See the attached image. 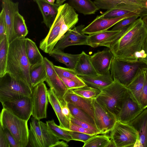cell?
I'll use <instances>...</instances> for the list:
<instances>
[{
	"label": "cell",
	"instance_id": "obj_1",
	"mask_svg": "<svg viewBox=\"0 0 147 147\" xmlns=\"http://www.w3.org/2000/svg\"><path fill=\"white\" fill-rule=\"evenodd\" d=\"M147 39V29L140 18L129 26L109 49L117 59L138 60L136 55L143 49Z\"/></svg>",
	"mask_w": 147,
	"mask_h": 147
},
{
	"label": "cell",
	"instance_id": "obj_2",
	"mask_svg": "<svg viewBox=\"0 0 147 147\" xmlns=\"http://www.w3.org/2000/svg\"><path fill=\"white\" fill-rule=\"evenodd\" d=\"M26 38H17L9 44L6 74L32 88L30 76V65L25 51Z\"/></svg>",
	"mask_w": 147,
	"mask_h": 147
},
{
	"label": "cell",
	"instance_id": "obj_3",
	"mask_svg": "<svg viewBox=\"0 0 147 147\" xmlns=\"http://www.w3.org/2000/svg\"><path fill=\"white\" fill-rule=\"evenodd\" d=\"M145 68L147 64L142 60H125L114 57L110 72L113 80L127 87Z\"/></svg>",
	"mask_w": 147,
	"mask_h": 147
},
{
	"label": "cell",
	"instance_id": "obj_4",
	"mask_svg": "<svg viewBox=\"0 0 147 147\" xmlns=\"http://www.w3.org/2000/svg\"><path fill=\"white\" fill-rule=\"evenodd\" d=\"M100 90L96 99L117 118L123 100L128 93L127 87L113 80L112 83Z\"/></svg>",
	"mask_w": 147,
	"mask_h": 147
},
{
	"label": "cell",
	"instance_id": "obj_5",
	"mask_svg": "<svg viewBox=\"0 0 147 147\" xmlns=\"http://www.w3.org/2000/svg\"><path fill=\"white\" fill-rule=\"evenodd\" d=\"M27 121L21 119L5 109L1 112L0 123L3 129H7L14 136L20 147H27L29 129Z\"/></svg>",
	"mask_w": 147,
	"mask_h": 147
},
{
	"label": "cell",
	"instance_id": "obj_6",
	"mask_svg": "<svg viewBox=\"0 0 147 147\" xmlns=\"http://www.w3.org/2000/svg\"><path fill=\"white\" fill-rule=\"evenodd\" d=\"M72 7L67 3L59 6L57 14L49 32L40 42L39 48L45 53L49 54L51 52L61 38L62 26Z\"/></svg>",
	"mask_w": 147,
	"mask_h": 147
},
{
	"label": "cell",
	"instance_id": "obj_7",
	"mask_svg": "<svg viewBox=\"0 0 147 147\" xmlns=\"http://www.w3.org/2000/svg\"><path fill=\"white\" fill-rule=\"evenodd\" d=\"M2 78L0 82L1 103L23 96L31 97L32 90L24 83L10 77L9 78Z\"/></svg>",
	"mask_w": 147,
	"mask_h": 147
},
{
	"label": "cell",
	"instance_id": "obj_8",
	"mask_svg": "<svg viewBox=\"0 0 147 147\" xmlns=\"http://www.w3.org/2000/svg\"><path fill=\"white\" fill-rule=\"evenodd\" d=\"M110 137L114 140L116 147H134L138 138L134 127L129 123L119 121L111 131Z\"/></svg>",
	"mask_w": 147,
	"mask_h": 147
},
{
	"label": "cell",
	"instance_id": "obj_9",
	"mask_svg": "<svg viewBox=\"0 0 147 147\" xmlns=\"http://www.w3.org/2000/svg\"><path fill=\"white\" fill-rule=\"evenodd\" d=\"M92 104L94 121L97 128L101 134L111 132L117 121V117L95 98L93 99Z\"/></svg>",
	"mask_w": 147,
	"mask_h": 147
},
{
	"label": "cell",
	"instance_id": "obj_10",
	"mask_svg": "<svg viewBox=\"0 0 147 147\" xmlns=\"http://www.w3.org/2000/svg\"><path fill=\"white\" fill-rule=\"evenodd\" d=\"M48 90L44 82L33 88L31 97L33 108L32 116L39 120L47 117V109L48 105Z\"/></svg>",
	"mask_w": 147,
	"mask_h": 147
},
{
	"label": "cell",
	"instance_id": "obj_11",
	"mask_svg": "<svg viewBox=\"0 0 147 147\" xmlns=\"http://www.w3.org/2000/svg\"><path fill=\"white\" fill-rule=\"evenodd\" d=\"M1 104L3 108L23 120L28 121L32 115L33 104L31 97L23 96Z\"/></svg>",
	"mask_w": 147,
	"mask_h": 147
},
{
	"label": "cell",
	"instance_id": "obj_12",
	"mask_svg": "<svg viewBox=\"0 0 147 147\" xmlns=\"http://www.w3.org/2000/svg\"><path fill=\"white\" fill-rule=\"evenodd\" d=\"M85 26L81 24L67 32L57 42L53 50L63 51L71 46L88 45V36L82 32Z\"/></svg>",
	"mask_w": 147,
	"mask_h": 147
},
{
	"label": "cell",
	"instance_id": "obj_13",
	"mask_svg": "<svg viewBox=\"0 0 147 147\" xmlns=\"http://www.w3.org/2000/svg\"><path fill=\"white\" fill-rule=\"evenodd\" d=\"M144 0H94L93 2L99 9H118L139 13Z\"/></svg>",
	"mask_w": 147,
	"mask_h": 147
},
{
	"label": "cell",
	"instance_id": "obj_14",
	"mask_svg": "<svg viewBox=\"0 0 147 147\" xmlns=\"http://www.w3.org/2000/svg\"><path fill=\"white\" fill-rule=\"evenodd\" d=\"M130 25L120 30H107L89 35L88 45L93 48L105 46L110 49L113 43L124 33Z\"/></svg>",
	"mask_w": 147,
	"mask_h": 147
},
{
	"label": "cell",
	"instance_id": "obj_15",
	"mask_svg": "<svg viewBox=\"0 0 147 147\" xmlns=\"http://www.w3.org/2000/svg\"><path fill=\"white\" fill-rule=\"evenodd\" d=\"M137 15H139V14L131 12L121 17L111 18H103L98 16L84 28L82 32L85 34L90 35L106 31L122 20Z\"/></svg>",
	"mask_w": 147,
	"mask_h": 147
},
{
	"label": "cell",
	"instance_id": "obj_16",
	"mask_svg": "<svg viewBox=\"0 0 147 147\" xmlns=\"http://www.w3.org/2000/svg\"><path fill=\"white\" fill-rule=\"evenodd\" d=\"M44 62L47 73L45 81L52 89L59 100L63 98L69 89L55 71L53 63L46 57H44Z\"/></svg>",
	"mask_w": 147,
	"mask_h": 147
},
{
	"label": "cell",
	"instance_id": "obj_17",
	"mask_svg": "<svg viewBox=\"0 0 147 147\" xmlns=\"http://www.w3.org/2000/svg\"><path fill=\"white\" fill-rule=\"evenodd\" d=\"M2 7L4 10L7 36L9 44L17 38L14 29L13 23L15 15L19 12V3L11 0H2Z\"/></svg>",
	"mask_w": 147,
	"mask_h": 147
},
{
	"label": "cell",
	"instance_id": "obj_18",
	"mask_svg": "<svg viewBox=\"0 0 147 147\" xmlns=\"http://www.w3.org/2000/svg\"><path fill=\"white\" fill-rule=\"evenodd\" d=\"M142 107L130 96L128 92L124 98L117 121L129 123L144 110Z\"/></svg>",
	"mask_w": 147,
	"mask_h": 147
},
{
	"label": "cell",
	"instance_id": "obj_19",
	"mask_svg": "<svg viewBox=\"0 0 147 147\" xmlns=\"http://www.w3.org/2000/svg\"><path fill=\"white\" fill-rule=\"evenodd\" d=\"M114 55L110 49L99 51L90 56L92 63L98 75L110 73Z\"/></svg>",
	"mask_w": 147,
	"mask_h": 147
},
{
	"label": "cell",
	"instance_id": "obj_20",
	"mask_svg": "<svg viewBox=\"0 0 147 147\" xmlns=\"http://www.w3.org/2000/svg\"><path fill=\"white\" fill-rule=\"evenodd\" d=\"M129 123L138 134V140L134 147H147V108Z\"/></svg>",
	"mask_w": 147,
	"mask_h": 147
},
{
	"label": "cell",
	"instance_id": "obj_21",
	"mask_svg": "<svg viewBox=\"0 0 147 147\" xmlns=\"http://www.w3.org/2000/svg\"><path fill=\"white\" fill-rule=\"evenodd\" d=\"M63 98L67 103H71L85 111L94 120L92 104L93 99L82 97L75 93L72 89H69L67 91L64 96Z\"/></svg>",
	"mask_w": 147,
	"mask_h": 147
},
{
	"label": "cell",
	"instance_id": "obj_22",
	"mask_svg": "<svg viewBox=\"0 0 147 147\" xmlns=\"http://www.w3.org/2000/svg\"><path fill=\"white\" fill-rule=\"evenodd\" d=\"M37 5L42 15L43 23L49 29L51 27L57 14L59 6L52 4L46 0H33Z\"/></svg>",
	"mask_w": 147,
	"mask_h": 147
},
{
	"label": "cell",
	"instance_id": "obj_23",
	"mask_svg": "<svg viewBox=\"0 0 147 147\" xmlns=\"http://www.w3.org/2000/svg\"><path fill=\"white\" fill-rule=\"evenodd\" d=\"M74 70L78 76H95L98 75L92 63L90 56L84 51L80 54Z\"/></svg>",
	"mask_w": 147,
	"mask_h": 147
},
{
	"label": "cell",
	"instance_id": "obj_24",
	"mask_svg": "<svg viewBox=\"0 0 147 147\" xmlns=\"http://www.w3.org/2000/svg\"><path fill=\"white\" fill-rule=\"evenodd\" d=\"M78 76L86 85L100 90L110 84L113 81L110 72L95 76L81 75Z\"/></svg>",
	"mask_w": 147,
	"mask_h": 147
},
{
	"label": "cell",
	"instance_id": "obj_25",
	"mask_svg": "<svg viewBox=\"0 0 147 147\" xmlns=\"http://www.w3.org/2000/svg\"><path fill=\"white\" fill-rule=\"evenodd\" d=\"M49 102L51 105L59 121V126L62 128L70 131V121L63 113L59 100L51 88L47 91Z\"/></svg>",
	"mask_w": 147,
	"mask_h": 147
},
{
	"label": "cell",
	"instance_id": "obj_26",
	"mask_svg": "<svg viewBox=\"0 0 147 147\" xmlns=\"http://www.w3.org/2000/svg\"><path fill=\"white\" fill-rule=\"evenodd\" d=\"M25 48L26 54L30 66L44 62V57L41 55L35 43L31 39L26 38Z\"/></svg>",
	"mask_w": 147,
	"mask_h": 147
},
{
	"label": "cell",
	"instance_id": "obj_27",
	"mask_svg": "<svg viewBox=\"0 0 147 147\" xmlns=\"http://www.w3.org/2000/svg\"><path fill=\"white\" fill-rule=\"evenodd\" d=\"M143 69L132 82L127 86L128 92L130 96L140 105V98L144 81V75Z\"/></svg>",
	"mask_w": 147,
	"mask_h": 147
},
{
	"label": "cell",
	"instance_id": "obj_28",
	"mask_svg": "<svg viewBox=\"0 0 147 147\" xmlns=\"http://www.w3.org/2000/svg\"><path fill=\"white\" fill-rule=\"evenodd\" d=\"M49 54L59 62L65 64L68 68L74 69L80 55V54H72L65 53L59 50H53Z\"/></svg>",
	"mask_w": 147,
	"mask_h": 147
},
{
	"label": "cell",
	"instance_id": "obj_29",
	"mask_svg": "<svg viewBox=\"0 0 147 147\" xmlns=\"http://www.w3.org/2000/svg\"><path fill=\"white\" fill-rule=\"evenodd\" d=\"M69 5L78 12L86 15L94 14L99 9L91 0H69Z\"/></svg>",
	"mask_w": 147,
	"mask_h": 147
},
{
	"label": "cell",
	"instance_id": "obj_30",
	"mask_svg": "<svg viewBox=\"0 0 147 147\" xmlns=\"http://www.w3.org/2000/svg\"><path fill=\"white\" fill-rule=\"evenodd\" d=\"M29 73L32 88L39 84L45 81L47 73L44 62L34 66H30Z\"/></svg>",
	"mask_w": 147,
	"mask_h": 147
},
{
	"label": "cell",
	"instance_id": "obj_31",
	"mask_svg": "<svg viewBox=\"0 0 147 147\" xmlns=\"http://www.w3.org/2000/svg\"><path fill=\"white\" fill-rule=\"evenodd\" d=\"M9 43L7 36L0 41V77L6 74V68Z\"/></svg>",
	"mask_w": 147,
	"mask_h": 147
},
{
	"label": "cell",
	"instance_id": "obj_32",
	"mask_svg": "<svg viewBox=\"0 0 147 147\" xmlns=\"http://www.w3.org/2000/svg\"><path fill=\"white\" fill-rule=\"evenodd\" d=\"M43 140L44 147H54L59 141L50 131L47 123L39 121Z\"/></svg>",
	"mask_w": 147,
	"mask_h": 147
},
{
	"label": "cell",
	"instance_id": "obj_33",
	"mask_svg": "<svg viewBox=\"0 0 147 147\" xmlns=\"http://www.w3.org/2000/svg\"><path fill=\"white\" fill-rule=\"evenodd\" d=\"M13 28L17 38H25L28 33L25 20L19 12H17L15 15Z\"/></svg>",
	"mask_w": 147,
	"mask_h": 147
},
{
	"label": "cell",
	"instance_id": "obj_34",
	"mask_svg": "<svg viewBox=\"0 0 147 147\" xmlns=\"http://www.w3.org/2000/svg\"><path fill=\"white\" fill-rule=\"evenodd\" d=\"M46 123L50 131L59 140H62L67 142L72 140L69 130L62 128L57 125L54 120L47 121Z\"/></svg>",
	"mask_w": 147,
	"mask_h": 147
},
{
	"label": "cell",
	"instance_id": "obj_35",
	"mask_svg": "<svg viewBox=\"0 0 147 147\" xmlns=\"http://www.w3.org/2000/svg\"><path fill=\"white\" fill-rule=\"evenodd\" d=\"M54 68L59 76L74 80L84 86L86 85L78 76L74 69L55 65Z\"/></svg>",
	"mask_w": 147,
	"mask_h": 147
},
{
	"label": "cell",
	"instance_id": "obj_36",
	"mask_svg": "<svg viewBox=\"0 0 147 147\" xmlns=\"http://www.w3.org/2000/svg\"><path fill=\"white\" fill-rule=\"evenodd\" d=\"M110 137L105 134L95 135L84 143L83 147H106Z\"/></svg>",
	"mask_w": 147,
	"mask_h": 147
},
{
	"label": "cell",
	"instance_id": "obj_37",
	"mask_svg": "<svg viewBox=\"0 0 147 147\" xmlns=\"http://www.w3.org/2000/svg\"><path fill=\"white\" fill-rule=\"evenodd\" d=\"M67 104L72 117L96 127L94 119L86 112L71 103H68Z\"/></svg>",
	"mask_w": 147,
	"mask_h": 147
},
{
	"label": "cell",
	"instance_id": "obj_38",
	"mask_svg": "<svg viewBox=\"0 0 147 147\" xmlns=\"http://www.w3.org/2000/svg\"><path fill=\"white\" fill-rule=\"evenodd\" d=\"M76 94L84 97L94 99L98 95L101 90L87 85L72 89Z\"/></svg>",
	"mask_w": 147,
	"mask_h": 147
},
{
	"label": "cell",
	"instance_id": "obj_39",
	"mask_svg": "<svg viewBox=\"0 0 147 147\" xmlns=\"http://www.w3.org/2000/svg\"><path fill=\"white\" fill-rule=\"evenodd\" d=\"M144 75V85L140 96V103L143 109L147 108V68L143 69Z\"/></svg>",
	"mask_w": 147,
	"mask_h": 147
},
{
	"label": "cell",
	"instance_id": "obj_40",
	"mask_svg": "<svg viewBox=\"0 0 147 147\" xmlns=\"http://www.w3.org/2000/svg\"><path fill=\"white\" fill-rule=\"evenodd\" d=\"M139 17V15H134L128 17L120 21L114 26L112 30H120L134 22Z\"/></svg>",
	"mask_w": 147,
	"mask_h": 147
},
{
	"label": "cell",
	"instance_id": "obj_41",
	"mask_svg": "<svg viewBox=\"0 0 147 147\" xmlns=\"http://www.w3.org/2000/svg\"><path fill=\"white\" fill-rule=\"evenodd\" d=\"M130 12H131L121 9H113L107 10L99 16L103 18H113L122 16Z\"/></svg>",
	"mask_w": 147,
	"mask_h": 147
},
{
	"label": "cell",
	"instance_id": "obj_42",
	"mask_svg": "<svg viewBox=\"0 0 147 147\" xmlns=\"http://www.w3.org/2000/svg\"><path fill=\"white\" fill-rule=\"evenodd\" d=\"M70 122L85 129L94 132L97 134H101L100 131L96 127L87 122L77 119L72 116L71 118Z\"/></svg>",
	"mask_w": 147,
	"mask_h": 147
},
{
	"label": "cell",
	"instance_id": "obj_43",
	"mask_svg": "<svg viewBox=\"0 0 147 147\" xmlns=\"http://www.w3.org/2000/svg\"><path fill=\"white\" fill-rule=\"evenodd\" d=\"M72 140L81 141L84 143L88 140L96 135H90L85 133L69 131Z\"/></svg>",
	"mask_w": 147,
	"mask_h": 147
},
{
	"label": "cell",
	"instance_id": "obj_44",
	"mask_svg": "<svg viewBox=\"0 0 147 147\" xmlns=\"http://www.w3.org/2000/svg\"><path fill=\"white\" fill-rule=\"evenodd\" d=\"M7 36L6 25L4 10L3 8L0 13V41Z\"/></svg>",
	"mask_w": 147,
	"mask_h": 147
},
{
	"label": "cell",
	"instance_id": "obj_45",
	"mask_svg": "<svg viewBox=\"0 0 147 147\" xmlns=\"http://www.w3.org/2000/svg\"><path fill=\"white\" fill-rule=\"evenodd\" d=\"M59 76L68 89H74L84 86L73 80L61 76Z\"/></svg>",
	"mask_w": 147,
	"mask_h": 147
},
{
	"label": "cell",
	"instance_id": "obj_46",
	"mask_svg": "<svg viewBox=\"0 0 147 147\" xmlns=\"http://www.w3.org/2000/svg\"><path fill=\"white\" fill-rule=\"evenodd\" d=\"M69 129L70 131H75L90 135H98L94 132L85 129L82 127L70 122Z\"/></svg>",
	"mask_w": 147,
	"mask_h": 147
},
{
	"label": "cell",
	"instance_id": "obj_47",
	"mask_svg": "<svg viewBox=\"0 0 147 147\" xmlns=\"http://www.w3.org/2000/svg\"><path fill=\"white\" fill-rule=\"evenodd\" d=\"M59 101L63 113L68 120L70 121L71 118L72 116L68 107L67 103L64 98L59 100Z\"/></svg>",
	"mask_w": 147,
	"mask_h": 147
},
{
	"label": "cell",
	"instance_id": "obj_48",
	"mask_svg": "<svg viewBox=\"0 0 147 147\" xmlns=\"http://www.w3.org/2000/svg\"><path fill=\"white\" fill-rule=\"evenodd\" d=\"M10 147H20L16 139L7 129H3Z\"/></svg>",
	"mask_w": 147,
	"mask_h": 147
},
{
	"label": "cell",
	"instance_id": "obj_49",
	"mask_svg": "<svg viewBox=\"0 0 147 147\" xmlns=\"http://www.w3.org/2000/svg\"><path fill=\"white\" fill-rule=\"evenodd\" d=\"M0 147H10L3 129L0 125Z\"/></svg>",
	"mask_w": 147,
	"mask_h": 147
},
{
	"label": "cell",
	"instance_id": "obj_50",
	"mask_svg": "<svg viewBox=\"0 0 147 147\" xmlns=\"http://www.w3.org/2000/svg\"><path fill=\"white\" fill-rule=\"evenodd\" d=\"M147 15V0H144L142 4V7L139 14L140 18Z\"/></svg>",
	"mask_w": 147,
	"mask_h": 147
},
{
	"label": "cell",
	"instance_id": "obj_51",
	"mask_svg": "<svg viewBox=\"0 0 147 147\" xmlns=\"http://www.w3.org/2000/svg\"><path fill=\"white\" fill-rule=\"evenodd\" d=\"M143 50L144 52V57L142 61L147 64V39L144 46Z\"/></svg>",
	"mask_w": 147,
	"mask_h": 147
},
{
	"label": "cell",
	"instance_id": "obj_52",
	"mask_svg": "<svg viewBox=\"0 0 147 147\" xmlns=\"http://www.w3.org/2000/svg\"><path fill=\"white\" fill-rule=\"evenodd\" d=\"M68 145L67 143L63 141H59L54 146V147H67Z\"/></svg>",
	"mask_w": 147,
	"mask_h": 147
},
{
	"label": "cell",
	"instance_id": "obj_53",
	"mask_svg": "<svg viewBox=\"0 0 147 147\" xmlns=\"http://www.w3.org/2000/svg\"><path fill=\"white\" fill-rule=\"evenodd\" d=\"M110 138V140L106 145V147H116L114 140Z\"/></svg>",
	"mask_w": 147,
	"mask_h": 147
},
{
	"label": "cell",
	"instance_id": "obj_54",
	"mask_svg": "<svg viewBox=\"0 0 147 147\" xmlns=\"http://www.w3.org/2000/svg\"><path fill=\"white\" fill-rule=\"evenodd\" d=\"M142 19L144 24L147 29V15L143 16Z\"/></svg>",
	"mask_w": 147,
	"mask_h": 147
},
{
	"label": "cell",
	"instance_id": "obj_55",
	"mask_svg": "<svg viewBox=\"0 0 147 147\" xmlns=\"http://www.w3.org/2000/svg\"><path fill=\"white\" fill-rule=\"evenodd\" d=\"M67 0H56L55 3L59 6H60L63 3Z\"/></svg>",
	"mask_w": 147,
	"mask_h": 147
},
{
	"label": "cell",
	"instance_id": "obj_56",
	"mask_svg": "<svg viewBox=\"0 0 147 147\" xmlns=\"http://www.w3.org/2000/svg\"><path fill=\"white\" fill-rule=\"evenodd\" d=\"M49 3H51V4H54L55 3L54 2L55 1V0H46Z\"/></svg>",
	"mask_w": 147,
	"mask_h": 147
}]
</instances>
